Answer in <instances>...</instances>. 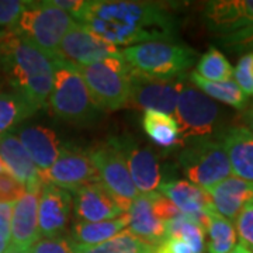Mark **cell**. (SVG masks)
Returning a JSON list of instances; mask_svg holds the SVG:
<instances>
[{"label":"cell","instance_id":"obj_38","mask_svg":"<svg viewBox=\"0 0 253 253\" xmlns=\"http://www.w3.org/2000/svg\"><path fill=\"white\" fill-rule=\"evenodd\" d=\"M13 204L0 203V239L10 242V225H11Z\"/></svg>","mask_w":253,"mask_h":253},{"label":"cell","instance_id":"obj_10","mask_svg":"<svg viewBox=\"0 0 253 253\" xmlns=\"http://www.w3.org/2000/svg\"><path fill=\"white\" fill-rule=\"evenodd\" d=\"M42 183L52 184L66 191H75L82 186L99 181V173L86 151L72 144H63L55 163L41 173Z\"/></svg>","mask_w":253,"mask_h":253},{"label":"cell","instance_id":"obj_14","mask_svg":"<svg viewBox=\"0 0 253 253\" xmlns=\"http://www.w3.org/2000/svg\"><path fill=\"white\" fill-rule=\"evenodd\" d=\"M206 27L218 38L253 27V0H214L203 10Z\"/></svg>","mask_w":253,"mask_h":253},{"label":"cell","instance_id":"obj_41","mask_svg":"<svg viewBox=\"0 0 253 253\" xmlns=\"http://www.w3.org/2000/svg\"><path fill=\"white\" fill-rule=\"evenodd\" d=\"M229 253H252V252H251V251H248V249H246L245 246H242V245H236L235 248H234V249H232Z\"/></svg>","mask_w":253,"mask_h":253},{"label":"cell","instance_id":"obj_9","mask_svg":"<svg viewBox=\"0 0 253 253\" xmlns=\"http://www.w3.org/2000/svg\"><path fill=\"white\" fill-rule=\"evenodd\" d=\"M87 155L99 173L100 181L114 196L121 211L126 212L138 197V190L132 183L124 156L110 141L90 148Z\"/></svg>","mask_w":253,"mask_h":253},{"label":"cell","instance_id":"obj_18","mask_svg":"<svg viewBox=\"0 0 253 253\" xmlns=\"http://www.w3.org/2000/svg\"><path fill=\"white\" fill-rule=\"evenodd\" d=\"M159 189L165 197H168L179 208L183 215L199 222L204 229L207 221V212L214 208L207 190L201 189L186 180L163 181L161 183Z\"/></svg>","mask_w":253,"mask_h":253},{"label":"cell","instance_id":"obj_43","mask_svg":"<svg viewBox=\"0 0 253 253\" xmlns=\"http://www.w3.org/2000/svg\"><path fill=\"white\" fill-rule=\"evenodd\" d=\"M248 56H249V73H251V78L253 81V52H249Z\"/></svg>","mask_w":253,"mask_h":253},{"label":"cell","instance_id":"obj_26","mask_svg":"<svg viewBox=\"0 0 253 253\" xmlns=\"http://www.w3.org/2000/svg\"><path fill=\"white\" fill-rule=\"evenodd\" d=\"M204 231L208 234L207 253H229L236 246V231L234 224L218 214L215 208L207 212Z\"/></svg>","mask_w":253,"mask_h":253},{"label":"cell","instance_id":"obj_33","mask_svg":"<svg viewBox=\"0 0 253 253\" xmlns=\"http://www.w3.org/2000/svg\"><path fill=\"white\" fill-rule=\"evenodd\" d=\"M28 253H76V245L65 236L38 239L27 249Z\"/></svg>","mask_w":253,"mask_h":253},{"label":"cell","instance_id":"obj_15","mask_svg":"<svg viewBox=\"0 0 253 253\" xmlns=\"http://www.w3.org/2000/svg\"><path fill=\"white\" fill-rule=\"evenodd\" d=\"M73 203L69 191L44 183L38 203L40 235L44 238L61 236L68 228Z\"/></svg>","mask_w":253,"mask_h":253},{"label":"cell","instance_id":"obj_20","mask_svg":"<svg viewBox=\"0 0 253 253\" xmlns=\"http://www.w3.org/2000/svg\"><path fill=\"white\" fill-rule=\"evenodd\" d=\"M16 135L26 148L40 173L48 170L61 155L63 144H61L58 135L48 126H23L16 132Z\"/></svg>","mask_w":253,"mask_h":253},{"label":"cell","instance_id":"obj_24","mask_svg":"<svg viewBox=\"0 0 253 253\" xmlns=\"http://www.w3.org/2000/svg\"><path fill=\"white\" fill-rule=\"evenodd\" d=\"M36 113L33 106L13 90L0 75V136L10 132Z\"/></svg>","mask_w":253,"mask_h":253},{"label":"cell","instance_id":"obj_42","mask_svg":"<svg viewBox=\"0 0 253 253\" xmlns=\"http://www.w3.org/2000/svg\"><path fill=\"white\" fill-rule=\"evenodd\" d=\"M9 246H10V242H7V241H3V239H0V253L6 252Z\"/></svg>","mask_w":253,"mask_h":253},{"label":"cell","instance_id":"obj_3","mask_svg":"<svg viewBox=\"0 0 253 253\" xmlns=\"http://www.w3.org/2000/svg\"><path fill=\"white\" fill-rule=\"evenodd\" d=\"M123 56L136 75L156 81L179 79L199 59L196 49L177 40L128 46L123 49Z\"/></svg>","mask_w":253,"mask_h":253},{"label":"cell","instance_id":"obj_39","mask_svg":"<svg viewBox=\"0 0 253 253\" xmlns=\"http://www.w3.org/2000/svg\"><path fill=\"white\" fill-rule=\"evenodd\" d=\"M49 3L52 6H55V7L66 11L73 18H76L79 16V13L83 10L84 4H86L84 0H49Z\"/></svg>","mask_w":253,"mask_h":253},{"label":"cell","instance_id":"obj_27","mask_svg":"<svg viewBox=\"0 0 253 253\" xmlns=\"http://www.w3.org/2000/svg\"><path fill=\"white\" fill-rule=\"evenodd\" d=\"M190 81L194 83V87L207 94L210 99L219 100L236 110H245L248 106L249 97L232 79L225 82H210L200 78L196 72H191Z\"/></svg>","mask_w":253,"mask_h":253},{"label":"cell","instance_id":"obj_45","mask_svg":"<svg viewBox=\"0 0 253 253\" xmlns=\"http://www.w3.org/2000/svg\"><path fill=\"white\" fill-rule=\"evenodd\" d=\"M3 173H7V172H6V168H4V165H3L1 159H0V174H3Z\"/></svg>","mask_w":253,"mask_h":253},{"label":"cell","instance_id":"obj_23","mask_svg":"<svg viewBox=\"0 0 253 253\" xmlns=\"http://www.w3.org/2000/svg\"><path fill=\"white\" fill-rule=\"evenodd\" d=\"M128 232L149 246H156L165 238V222L158 219L152 210L149 194L138 196L128 208Z\"/></svg>","mask_w":253,"mask_h":253},{"label":"cell","instance_id":"obj_11","mask_svg":"<svg viewBox=\"0 0 253 253\" xmlns=\"http://www.w3.org/2000/svg\"><path fill=\"white\" fill-rule=\"evenodd\" d=\"M118 55H121V49H118V46L110 44L78 23L63 37L55 52V58L61 62L82 68Z\"/></svg>","mask_w":253,"mask_h":253},{"label":"cell","instance_id":"obj_22","mask_svg":"<svg viewBox=\"0 0 253 253\" xmlns=\"http://www.w3.org/2000/svg\"><path fill=\"white\" fill-rule=\"evenodd\" d=\"M231 170L236 177L253 183V132L245 126H229L221 134Z\"/></svg>","mask_w":253,"mask_h":253},{"label":"cell","instance_id":"obj_30","mask_svg":"<svg viewBox=\"0 0 253 253\" xmlns=\"http://www.w3.org/2000/svg\"><path fill=\"white\" fill-rule=\"evenodd\" d=\"M194 72L200 78L210 82L231 81L234 76V68L219 49L211 46L197 62Z\"/></svg>","mask_w":253,"mask_h":253},{"label":"cell","instance_id":"obj_31","mask_svg":"<svg viewBox=\"0 0 253 253\" xmlns=\"http://www.w3.org/2000/svg\"><path fill=\"white\" fill-rule=\"evenodd\" d=\"M28 3L27 0H0V34L16 30Z\"/></svg>","mask_w":253,"mask_h":253},{"label":"cell","instance_id":"obj_37","mask_svg":"<svg viewBox=\"0 0 253 253\" xmlns=\"http://www.w3.org/2000/svg\"><path fill=\"white\" fill-rule=\"evenodd\" d=\"M151 200H152L154 214L162 222H168V221L174 219V218L180 217L181 215L179 208L176 207L170 200L168 199V197H165L161 193H158V191L151 193Z\"/></svg>","mask_w":253,"mask_h":253},{"label":"cell","instance_id":"obj_6","mask_svg":"<svg viewBox=\"0 0 253 253\" xmlns=\"http://www.w3.org/2000/svg\"><path fill=\"white\" fill-rule=\"evenodd\" d=\"M78 21L49 1H30L16 31L37 48L55 58L58 46Z\"/></svg>","mask_w":253,"mask_h":253},{"label":"cell","instance_id":"obj_5","mask_svg":"<svg viewBox=\"0 0 253 253\" xmlns=\"http://www.w3.org/2000/svg\"><path fill=\"white\" fill-rule=\"evenodd\" d=\"M91 99L100 110L116 111L128 107L132 68L121 55L78 68Z\"/></svg>","mask_w":253,"mask_h":253},{"label":"cell","instance_id":"obj_34","mask_svg":"<svg viewBox=\"0 0 253 253\" xmlns=\"http://www.w3.org/2000/svg\"><path fill=\"white\" fill-rule=\"evenodd\" d=\"M218 42L226 48L229 52H234V54L253 52V27L245 28L235 34L218 38Z\"/></svg>","mask_w":253,"mask_h":253},{"label":"cell","instance_id":"obj_25","mask_svg":"<svg viewBox=\"0 0 253 253\" xmlns=\"http://www.w3.org/2000/svg\"><path fill=\"white\" fill-rule=\"evenodd\" d=\"M128 226V214L124 212L120 217L100 221V222H76L73 226L72 241L79 246H93L109 241L121 234Z\"/></svg>","mask_w":253,"mask_h":253},{"label":"cell","instance_id":"obj_32","mask_svg":"<svg viewBox=\"0 0 253 253\" xmlns=\"http://www.w3.org/2000/svg\"><path fill=\"white\" fill-rule=\"evenodd\" d=\"M235 226L241 245L253 253V200L242 208L235 219Z\"/></svg>","mask_w":253,"mask_h":253},{"label":"cell","instance_id":"obj_2","mask_svg":"<svg viewBox=\"0 0 253 253\" xmlns=\"http://www.w3.org/2000/svg\"><path fill=\"white\" fill-rule=\"evenodd\" d=\"M56 58L41 51L16 30L0 34V75L33 109L48 106Z\"/></svg>","mask_w":253,"mask_h":253},{"label":"cell","instance_id":"obj_40","mask_svg":"<svg viewBox=\"0 0 253 253\" xmlns=\"http://www.w3.org/2000/svg\"><path fill=\"white\" fill-rule=\"evenodd\" d=\"M244 121L246 123V124H248V126H249L248 129L253 132V109L248 110V111H246V114L244 116Z\"/></svg>","mask_w":253,"mask_h":253},{"label":"cell","instance_id":"obj_16","mask_svg":"<svg viewBox=\"0 0 253 253\" xmlns=\"http://www.w3.org/2000/svg\"><path fill=\"white\" fill-rule=\"evenodd\" d=\"M73 193V211L79 222H100L124 214L101 181L82 186Z\"/></svg>","mask_w":253,"mask_h":253},{"label":"cell","instance_id":"obj_44","mask_svg":"<svg viewBox=\"0 0 253 253\" xmlns=\"http://www.w3.org/2000/svg\"><path fill=\"white\" fill-rule=\"evenodd\" d=\"M4 253H28L27 251H21V249H17V248H13V246H9L7 251Z\"/></svg>","mask_w":253,"mask_h":253},{"label":"cell","instance_id":"obj_1","mask_svg":"<svg viewBox=\"0 0 253 253\" xmlns=\"http://www.w3.org/2000/svg\"><path fill=\"white\" fill-rule=\"evenodd\" d=\"M75 20L116 46L174 40L177 31L176 17L163 4L152 1H86Z\"/></svg>","mask_w":253,"mask_h":253},{"label":"cell","instance_id":"obj_29","mask_svg":"<svg viewBox=\"0 0 253 253\" xmlns=\"http://www.w3.org/2000/svg\"><path fill=\"white\" fill-rule=\"evenodd\" d=\"M152 249L154 246L144 244L128 231H123L103 244L93 246L76 245V253H151Z\"/></svg>","mask_w":253,"mask_h":253},{"label":"cell","instance_id":"obj_8","mask_svg":"<svg viewBox=\"0 0 253 253\" xmlns=\"http://www.w3.org/2000/svg\"><path fill=\"white\" fill-rule=\"evenodd\" d=\"M219 106L197 87L183 83L174 120L179 128V145L201 138H211L219 123Z\"/></svg>","mask_w":253,"mask_h":253},{"label":"cell","instance_id":"obj_19","mask_svg":"<svg viewBox=\"0 0 253 253\" xmlns=\"http://www.w3.org/2000/svg\"><path fill=\"white\" fill-rule=\"evenodd\" d=\"M0 159L6 172L24 184L26 190H41V173L14 132L0 136Z\"/></svg>","mask_w":253,"mask_h":253},{"label":"cell","instance_id":"obj_7","mask_svg":"<svg viewBox=\"0 0 253 253\" xmlns=\"http://www.w3.org/2000/svg\"><path fill=\"white\" fill-rule=\"evenodd\" d=\"M179 165L190 183L208 190L231 174V165L221 138H201L184 144Z\"/></svg>","mask_w":253,"mask_h":253},{"label":"cell","instance_id":"obj_21","mask_svg":"<svg viewBox=\"0 0 253 253\" xmlns=\"http://www.w3.org/2000/svg\"><path fill=\"white\" fill-rule=\"evenodd\" d=\"M218 214L235 221L242 208L253 200V183L239 177H226L207 190Z\"/></svg>","mask_w":253,"mask_h":253},{"label":"cell","instance_id":"obj_4","mask_svg":"<svg viewBox=\"0 0 253 253\" xmlns=\"http://www.w3.org/2000/svg\"><path fill=\"white\" fill-rule=\"evenodd\" d=\"M48 107L58 120L73 126L91 124L101 113L91 99L79 69L58 59L55 62L54 87Z\"/></svg>","mask_w":253,"mask_h":253},{"label":"cell","instance_id":"obj_12","mask_svg":"<svg viewBox=\"0 0 253 253\" xmlns=\"http://www.w3.org/2000/svg\"><path fill=\"white\" fill-rule=\"evenodd\" d=\"M110 142L117 148L126 159L132 183L142 194L154 193L162 183L159 158L151 146L136 142L132 136L110 138Z\"/></svg>","mask_w":253,"mask_h":253},{"label":"cell","instance_id":"obj_36","mask_svg":"<svg viewBox=\"0 0 253 253\" xmlns=\"http://www.w3.org/2000/svg\"><path fill=\"white\" fill-rule=\"evenodd\" d=\"M151 253H201L187 239L177 235H166Z\"/></svg>","mask_w":253,"mask_h":253},{"label":"cell","instance_id":"obj_35","mask_svg":"<svg viewBox=\"0 0 253 253\" xmlns=\"http://www.w3.org/2000/svg\"><path fill=\"white\" fill-rule=\"evenodd\" d=\"M26 186L9 173L0 174V203L13 204L26 194Z\"/></svg>","mask_w":253,"mask_h":253},{"label":"cell","instance_id":"obj_28","mask_svg":"<svg viewBox=\"0 0 253 253\" xmlns=\"http://www.w3.org/2000/svg\"><path fill=\"white\" fill-rule=\"evenodd\" d=\"M142 128L149 139L162 148L179 144V128L176 120L159 111L148 110L142 118Z\"/></svg>","mask_w":253,"mask_h":253},{"label":"cell","instance_id":"obj_17","mask_svg":"<svg viewBox=\"0 0 253 253\" xmlns=\"http://www.w3.org/2000/svg\"><path fill=\"white\" fill-rule=\"evenodd\" d=\"M41 190H27L13 206L10 225V246L27 251L36 244L40 235L38 226V203Z\"/></svg>","mask_w":253,"mask_h":253},{"label":"cell","instance_id":"obj_13","mask_svg":"<svg viewBox=\"0 0 253 253\" xmlns=\"http://www.w3.org/2000/svg\"><path fill=\"white\" fill-rule=\"evenodd\" d=\"M184 76L174 81H156L139 76L134 72L131 78V91L128 107L152 110L163 114H174Z\"/></svg>","mask_w":253,"mask_h":253}]
</instances>
